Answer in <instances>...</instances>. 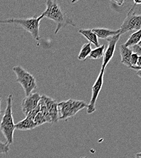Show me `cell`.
Listing matches in <instances>:
<instances>
[{
	"label": "cell",
	"instance_id": "cell-9",
	"mask_svg": "<svg viewBox=\"0 0 141 158\" xmlns=\"http://www.w3.org/2000/svg\"><path fill=\"white\" fill-rule=\"evenodd\" d=\"M41 97L39 93H35L26 96L23 100L21 104V111L26 116L37 108L40 100Z\"/></svg>",
	"mask_w": 141,
	"mask_h": 158
},
{
	"label": "cell",
	"instance_id": "cell-17",
	"mask_svg": "<svg viewBox=\"0 0 141 158\" xmlns=\"http://www.w3.org/2000/svg\"><path fill=\"white\" fill-rule=\"evenodd\" d=\"M105 50V45L103 44L100 46L92 49L89 57L91 59H99L103 56L104 52Z\"/></svg>",
	"mask_w": 141,
	"mask_h": 158
},
{
	"label": "cell",
	"instance_id": "cell-13",
	"mask_svg": "<svg viewBox=\"0 0 141 158\" xmlns=\"http://www.w3.org/2000/svg\"><path fill=\"white\" fill-rule=\"evenodd\" d=\"M120 53L121 56V63L129 68L131 67L130 57L133 53L131 49L126 47L123 44L120 46Z\"/></svg>",
	"mask_w": 141,
	"mask_h": 158
},
{
	"label": "cell",
	"instance_id": "cell-4",
	"mask_svg": "<svg viewBox=\"0 0 141 158\" xmlns=\"http://www.w3.org/2000/svg\"><path fill=\"white\" fill-rule=\"evenodd\" d=\"M88 103L83 100L69 99L58 103L59 120H67L74 116L81 110L87 108Z\"/></svg>",
	"mask_w": 141,
	"mask_h": 158
},
{
	"label": "cell",
	"instance_id": "cell-28",
	"mask_svg": "<svg viewBox=\"0 0 141 158\" xmlns=\"http://www.w3.org/2000/svg\"><path fill=\"white\" fill-rule=\"evenodd\" d=\"M81 158H88L87 157H81Z\"/></svg>",
	"mask_w": 141,
	"mask_h": 158
},
{
	"label": "cell",
	"instance_id": "cell-12",
	"mask_svg": "<svg viewBox=\"0 0 141 158\" xmlns=\"http://www.w3.org/2000/svg\"><path fill=\"white\" fill-rule=\"evenodd\" d=\"M36 127L34 120L27 116L15 124V130L23 131L32 130Z\"/></svg>",
	"mask_w": 141,
	"mask_h": 158
},
{
	"label": "cell",
	"instance_id": "cell-8",
	"mask_svg": "<svg viewBox=\"0 0 141 158\" xmlns=\"http://www.w3.org/2000/svg\"><path fill=\"white\" fill-rule=\"evenodd\" d=\"M121 36V35L119 34L114 37H112L111 38L106 39L108 44L106 49L105 50L104 54L103 56V61H102V64L101 68L102 70L105 71L107 64L109 63L111 60L113 59L115 52L116 44L118 41L120 39Z\"/></svg>",
	"mask_w": 141,
	"mask_h": 158
},
{
	"label": "cell",
	"instance_id": "cell-21",
	"mask_svg": "<svg viewBox=\"0 0 141 158\" xmlns=\"http://www.w3.org/2000/svg\"><path fill=\"white\" fill-rule=\"evenodd\" d=\"M112 2L114 3L115 4H117L118 6H122L125 2V1H113Z\"/></svg>",
	"mask_w": 141,
	"mask_h": 158
},
{
	"label": "cell",
	"instance_id": "cell-27",
	"mask_svg": "<svg viewBox=\"0 0 141 158\" xmlns=\"http://www.w3.org/2000/svg\"><path fill=\"white\" fill-rule=\"evenodd\" d=\"M138 45H139V46H140V47L141 48V41H140V42L138 43Z\"/></svg>",
	"mask_w": 141,
	"mask_h": 158
},
{
	"label": "cell",
	"instance_id": "cell-23",
	"mask_svg": "<svg viewBox=\"0 0 141 158\" xmlns=\"http://www.w3.org/2000/svg\"><path fill=\"white\" fill-rule=\"evenodd\" d=\"M134 4L135 5H139L141 4V1H134Z\"/></svg>",
	"mask_w": 141,
	"mask_h": 158
},
{
	"label": "cell",
	"instance_id": "cell-18",
	"mask_svg": "<svg viewBox=\"0 0 141 158\" xmlns=\"http://www.w3.org/2000/svg\"><path fill=\"white\" fill-rule=\"evenodd\" d=\"M33 120H34V122L35 123L36 127H39V126H40L44 123H48L45 116L40 111H39L36 114V116H35V118H34Z\"/></svg>",
	"mask_w": 141,
	"mask_h": 158
},
{
	"label": "cell",
	"instance_id": "cell-6",
	"mask_svg": "<svg viewBox=\"0 0 141 158\" xmlns=\"http://www.w3.org/2000/svg\"><path fill=\"white\" fill-rule=\"evenodd\" d=\"M135 6L136 5L134 4L121 25L119 29L121 35L131 31H137L141 29V15L136 14Z\"/></svg>",
	"mask_w": 141,
	"mask_h": 158
},
{
	"label": "cell",
	"instance_id": "cell-3",
	"mask_svg": "<svg viewBox=\"0 0 141 158\" xmlns=\"http://www.w3.org/2000/svg\"><path fill=\"white\" fill-rule=\"evenodd\" d=\"M43 18L41 16L37 17L35 15L31 18L27 19H8L1 20V23L4 24H14L21 26L24 30L31 34L33 38L37 41L40 40L39 35V29L40 21Z\"/></svg>",
	"mask_w": 141,
	"mask_h": 158
},
{
	"label": "cell",
	"instance_id": "cell-15",
	"mask_svg": "<svg viewBox=\"0 0 141 158\" xmlns=\"http://www.w3.org/2000/svg\"><path fill=\"white\" fill-rule=\"evenodd\" d=\"M141 40V29L132 34L123 44L126 47L130 48L138 44Z\"/></svg>",
	"mask_w": 141,
	"mask_h": 158
},
{
	"label": "cell",
	"instance_id": "cell-10",
	"mask_svg": "<svg viewBox=\"0 0 141 158\" xmlns=\"http://www.w3.org/2000/svg\"><path fill=\"white\" fill-rule=\"evenodd\" d=\"M41 99L43 100L46 106L48 113L52 120V123H57L59 120L58 102L44 94L41 96Z\"/></svg>",
	"mask_w": 141,
	"mask_h": 158
},
{
	"label": "cell",
	"instance_id": "cell-5",
	"mask_svg": "<svg viewBox=\"0 0 141 158\" xmlns=\"http://www.w3.org/2000/svg\"><path fill=\"white\" fill-rule=\"evenodd\" d=\"M17 76V81L23 87L26 96H29L37 88L35 78L21 66H15L12 68Z\"/></svg>",
	"mask_w": 141,
	"mask_h": 158
},
{
	"label": "cell",
	"instance_id": "cell-11",
	"mask_svg": "<svg viewBox=\"0 0 141 158\" xmlns=\"http://www.w3.org/2000/svg\"><path fill=\"white\" fill-rule=\"evenodd\" d=\"M92 31L96 34L98 39H108L120 34V29L112 30L107 28H94Z\"/></svg>",
	"mask_w": 141,
	"mask_h": 158
},
{
	"label": "cell",
	"instance_id": "cell-2",
	"mask_svg": "<svg viewBox=\"0 0 141 158\" xmlns=\"http://www.w3.org/2000/svg\"><path fill=\"white\" fill-rule=\"evenodd\" d=\"M13 95L9 94L7 98V105L0 123V131L2 133L6 143L9 145L14 143V134L15 130L12 112Z\"/></svg>",
	"mask_w": 141,
	"mask_h": 158
},
{
	"label": "cell",
	"instance_id": "cell-20",
	"mask_svg": "<svg viewBox=\"0 0 141 158\" xmlns=\"http://www.w3.org/2000/svg\"><path fill=\"white\" fill-rule=\"evenodd\" d=\"M138 57L139 56L135 53H133L131 56L130 57V64H131V66H136L137 65V63H138ZM130 67V68H131Z\"/></svg>",
	"mask_w": 141,
	"mask_h": 158
},
{
	"label": "cell",
	"instance_id": "cell-1",
	"mask_svg": "<svg viewBox=\"0 0 141 158\" xmlns=\"http://www.w3.org/2000/svg\"><path fill=\"white\" fill-rule=\"evenodd\" d=\"M46 8L45 10L41 14V16L44 18L49 19L54 21L56 24V29L55 34L60 31L61 28L66 27L68 25L76 27V25L73 20L69 19L66 13L61 9L60 4L56 1L48 0L46 1Z\"/></svg>",
	"mask_w": 141,
	"mask_h": 158
},
{
	"label": "cell",
	"instance_id": "cell-24",
	"mask_svg": "<svg viewBox=\"0 0 141 158\" xmlns=\"http://www.w3.org/2000/svg\"><path fill=\"white\" fill-rule=\"evenodd\" d=\"M137 75L139 77H141V70H139V71H138V72H137Z\"/></svg>",
	"mask_w": 141,
	"mask_h": 158
},
{
	"label": "cell",
	"instance_id": "cell-7",
	"mask_svg": "<svg viewBox=\"0 0 141 158\" xmlns=\"http://www.w3.org/2000/svg\"><path fill=\"white\" fill-rule=\"evenodd\" d=\"M105 71L101 69L100 73L96 80L95 81L94 85L92 86V96L89 103L87 106V113L88 114H93L96 110V102L99 93L102 90L103 84V75Z\"/></svg>",
	"mask_w": 141,
	"mask_h": 158
},
{
	"label": "cell",
	"instance_id": "cell-25",
	"mask_svg": "<svg viewBox=\"0 0 141 158\" xmlns=\"http://www.w3.org/2000/svg\"><path fill=\"white\" fill-rule=\"evenodd\" d=\"M136 158H141V153H137V154H136Z\"/></svg>",
	"mask_w": 141,
	"mask_h": 158
},
{
	"label": "cell",
	"instance_id": "cell-16",
	"mask_svg": "<svg viewBox=\"0 0 141 158\" xmlns=\"http://www.w3.org/2000/svg\"><path fill=\"white\" fill-rule=\"evenodd\" d=\"M91 51L92 47L90 43L84 44L81 48V51L78 56V59L81 61H85L88 57H89Z\"/></svg>",
	"mask_w": 141,
	"mask_h": 158
},
{
	"label": "cell",
	"instance_id": "cell-14",
	"mask_svg": "<svg viewBox=\"0 0 141 158\" xmlns=\"http://www.w3.org/2000/svg\"><path fill=\"white\" fill-rule=\"evenodd\" d=\"M79 32L88 40L91 44H93L95 46H96V48L101 46L98 37H97L96 34L92 31V29H81L79 30Z\"/></svg>",
	"mask_w": 141,
	"mask_h": 158
},
{
	"label": "cell",
	"instance_id": "cell-26",
	"mask_svg": "<svg viewBox=\"0 0 141 158\" xmlns=\"http://www.w3.org/2000/svg\"><path fill=\"white\" fill-rule=\"evenodd\" d=\"M1 99L0 98V115L1 114V113H2V111H1Z\"/></svg>",
	"mask_w": 141,
	"mask_h": 158
},
{
	"label": "cell",
	"instance_id": "cell-22",
	"mask_svg": "<svg viewBox=\"0 0 141 158\" xmlns=\"http://www.w3.org/2000/svg\"><path fill=\"white\" fill-rule=\"evenodd\" d=\"M136 66H138V67L141 66V56H139V57H138V63H137Z\"/></svg>",
	"mask_w": 141,
	"mask_h": 158
},
{
	"label": "cell",
	"instance_id": "cell-19",
	"mask_svg": "<svg viewBox=\"0 0 141 158\" xmlns=\"http://www.w3.org/2000/svg\"><path fill=\"white\" fill-rule=\"evenodd\" d=\"M10 151V147L6 142L0 141V155L7 154Z\"/></svg>",
	"mask_w": 141,
	"mask_h": 158
}]
</instances>
